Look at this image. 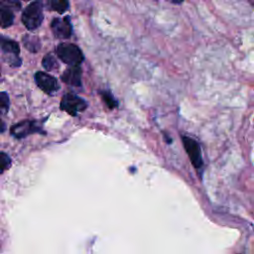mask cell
<instances>
[{
    "mask_svg": "<svg viewBox=\"0 0 254 254\" xmlns=\"http://www.w3.org/2000/svg\"><path fill=\"white\" fill-rule=\"evenodd\" d=\"M10 132L15 138L21 139L34 133H42L43 129L41 127V124H39L38 121L24 120L13 125L10 128Z\"/></svg>",
    "mask_w": 254,
    "mask_h": 254,
    "instance_id": "obj_4",
    "label": "cell"
},
{
    "mask_svg": "<svg viewBox=\"0 0 254 254\" xmlns=\"http://www.w3.org/2000/svg\"><path fill=\"white\" fill-rule=\"evenodd\" d=\"M100 94H101V97H102L103 101L105 102V104L107 105L108 108H111V110H114V108L118 106V101L115 98L114 94L111 92L103 91V92H100Z\"/></svg>",
    "mask_w": 254,
    "mask_h": 254,
    "instance_id": "obj_14",
    "label": "cell"
},
{
    "mask_svg": "<svg viewBox=\"0 0 254 254\" xmlns=\"http://www.w3.org/2000/svg\"><path fill=\"white\" fill-rule=\"evenodd\" d=\"M172 1H173L174 3H178V4H179V3H182V2L184 1V0H172Z\"/></svg>",
    "mask_w": 254,
    "mask_h": 254,
    "instance_id": "obj_19",
    "label": "cell"
},
{
    "mask_svg": "<svg viewBox=\"0 0 254 254\" xmlns=\"http://www.w3.org/2000/svg\"><path fill=\"white\" fill-rule=\"evenodd\" d=\"M43 8L42 0H35L25 8L22 14V22L29 31H34L41 26L44 20Z\"/></svg>",
    "mask_w": 254,
    "mask_h": 254,
    "instance_id": "obj_1",
    "label": "cell"
},
{
    "mask_svg": "<svg viewBox=\"0 0 254 254\" xmlns=\"http://www.w3.org/2000/svg\"><path fill=\"white\" fill-rule=\"evenodd\" d=\"M0 15H1V27H10L14 22V13L8 5H1L0 8Z\"/></svg>",
    "mask_w": 254,
    "mask_h": 254,
    "instance_id": "obj_11",
    "label": "cell"
},
{
    "mask_svg": "<svg viewBox=\"0 0 254 254\" xmlns=\"http://www.w3.org/2000/svg\"><path fill=\"white\" fill-rule=\"evenodd\" d=\"M82 68L80 66H70L68 68L62 75V81L71 87L81 88L82 87Z\"/></svg>",
    "mask_w": 254,
    "mask_h": 254,
    "instance_id": "obj_8",
    "label": "cell"
},
{
    "mask_svg": "<svg viewBox=\"0 0 254 254\" xmlns=\"http://www.w3.org/2000/svg\"><path fill=\"white\" fill-rule=\"evenodd\" d=\"M1 49L4 54H10V55H16L18 56L20 53L19 44L11 39L1 37Z\"/></svg>",
    "mask_w": 254,
    "mask_h": 254,
    "instance_id": "obj_10",
    "label": "cell"
},
{
    "mask_svg": "<svg viewBox=\"0 0 254 254\" xmlns=\"http://www.w3.org/2000/svg\"><path fill=\"white\" fill-rule=\"evenodd\" d=\"M10 166H11V158L5 152H1V156H0V171H1V173H3Z\"/></svg>",
    "mask_w": 254,
    "mask_h": 254,
    "instance_id": "obj_16",
    "label": "cell"
},
{
    "mask_svg": "<svg viewBox=\"0 0 254 254\" xmlns=\"http://www.w3.org/2000/svg\"><path fill=\"white\" fill-rule=\"evenodd\" d=\"M49 6L51 10L64 14L69 7V0H49Z\"/></svg>",
    "mask_w": 254,
    "mask_h": 254,
    "instance_id": "obj_12",
    "label": "cell"
},
{
    "mask_svg": "<svg viewBox=\"0 0 254 254\" xmlns=\"http://www.w3.org/2000/svg\"><path fill=\"white\" fill-rule=\"evenodd\" d=\"M42 65L44 67V69L48 71H52L56 69L59 68V65H58V62L56 60V58L52 55V54H47L43 60H42Z\"/></svg>",
    "mask_w": 254,
    "mask_h": 254,
    "instance_id": "obj_13",
    "label": "cell"
},
{
    "mask_svg": "<svg viewBox=\"0 0 254 254\" xmlns=\"http://www.w3.org/2000/svg\"><path fill=\"white\" fill-rule=\"evenodd\" d=\"M22 42L24 44V47L31 53H38L41 49V42L40 39L36 36H32V35H25Z\"/></svg>",
    "mask_w": 254,
    "mask_h": 254,
    "instance_id": "obj_9",
    "label": "cell"
},
{
    "mask_svg": "<svg viewBox=\"0 0 254 254\" xmlns=\"http://www.w3.org/2000/svg\"><path fill=\"white\" fill-rule=\"evenodd\" d=\"M9 106H10L9 96L5 92H2L1 94H0V108H1L2 115H4L8 113Z\"/></svg>",
    "mask_w": 254,
    "mask_h": 254,
    "instance_id": "obj_15",
    "label": "cell"
},
{
    "mask_svg": "<svg viewBox=\"0 0 254 254\" xmlns=\"http://www.w3.org/2000/svg\"><path fill=\"white\" fill-rule=\"evenodd\" d=\"M56 54L62 62L69 66H80L85 60L82 50L77 45L70 43L60 44L56 48Z\"/></svg>",
    "mask_w": 254,
    "mask_h": 254,
    "instance_id": "obj_2",
    "label": "cell"
},
{
    "mask_svg": "<svg viewBox=\"0 0 254 254\" xmlns=\"http://www.w3.org/2000/svg\"><path fill=\"white\" fill-rule=\"evenodd\" d=\"M182 142L193 166L196 169H201L203 166V157L199 143L194 138L189 136H182Z\"/></svg>",
    "mask_w": 254,
    "mask_h": 254,
    "instance_id": "obj_5",
    "label": "cell"
},
{
    "mask_svg": "<svg viewBox=\"0 0 254 254\" xmlns=\"http://www.w3.org/2000/svg\"><path fill=\"white\" fill-rule=\"evenodd\" d=\"M51 29L53 35L58 39H69L72 34V26L69 16L53 19Z\"/></svg>",
    "mask_w": 254,
    "mask_h": 254,
    "instance_id": "obj_7",
    "label": "cell"
},
{
    "mask_svg": "<svg viewBox=\"0 0 254 254\" xmlns=\"http://www.w3.org/2000/svg\"><path fill=\"white\" fill-rule=\"evenodd\" d=\"M35 82L37 86L47 94L52 95L60 90V85L57 79L47 72L37 71L35 74Z\"/></svg>",
    "mask_w": 254,
    "mask_h": 254,
    "instance_id": "obj_6",
    "label": "cell"
},
{
    "mask_svg": "<svg viewBox=\"0 0 254 254\" xmlns=\"http://www.w3.org/2000/svg\"><path fill=\"white\" fill-rule=\"evenodd\" d=\"M6 56H4V60L11 66V67H20L22 60L16 56V55H10V54H5Z\"/></svg>",
    "mask_w": 254,
    "mask_h": 254,
    "instance_id": "obj_17",
    "label": "cell"
},
{
    "mask_svg": "<svg viewBox=\"0 0 254 254\" xmlns=\"http://www.w3.org/2000/svg\"><path fill=\"white\" fill-rule=\"evenodd\" d=\"M3 1L6 2L7 5L10 4V5L15 6L17 9H20V7H21V3H20L21 0H3ZM24 1H29V0H24Z\"/></svg>",
    "mask_w": 254,
    "mask_h": 254,
    "instance_id": "obj_18",
    "label": "cell"
},
{
    "mask_svg": "<svg viewBox=\"0 0 254 254\" xmlns=\"http://www.w3.org/2000/svg\"><path fill=\"white\" fill-rule=\"evenodd\" d=\"M60 107L62 111L66 112L69 115L77 116L79 114L87 110L88 102L75 93L68 92L62 97Z\"/></svg>",
    "mask_w": 254,
    "mask_h": 254,
    "instance_id": "obj_3",
    "label": "cell"
}]
</instances>
